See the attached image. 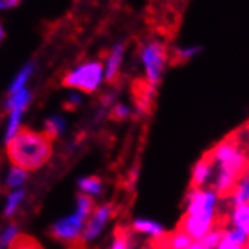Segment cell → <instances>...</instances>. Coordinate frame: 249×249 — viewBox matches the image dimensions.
Instances as JSON below:
<instances>
[{
  "label": "cell",
  "mask_w": 249,
  "mask_h": 249,
  "mask_svg": "<svg viewBox=\"0 0 249 249\" xmlns=\"http://www.w3.org/2000/svg\"><path fill=\"white\" fill-rule=\"evenodd\" d=\"M52 139L44 131L21 128L8 141V157L18 169L36 171L44 166L52 156Z\"/></svg>",
  "instance_id": "cell-1"
},
{
  "label": "cell",
  "mask_w": 249,
  "mask_h": 249,
  "mask_svg": "<svg viewBox=\"0 0 249 249\" xmlns=\"http://www.w3.org/2000/svg\"><path fill=\"white\" fill-rule=\"evenodd\" d=\"M168 49L166 44L162 41H151L143 47L142 59L146 71V82H150L156 86L160 82V77L163 74V68L168 62Z\"/></svg>",
  "instance_id": "cell-2"
},
{
  "label": "cell",
  "mask_w": 249,
  "mask_h": 249,
  "mask_svg": "<svg viewBox=\"0 0 249 249\" xmlns=\"http://www.w3.org/2000/svg\"><path fill=\"white\" fill-rule=\"evenodd\" d=\"M101 72L103 67L100 62H89L79 67L77 70L71 71L62 79V85L72 89H79L82 92L91 94L97 89V86L101 80Z\"/></svg>",
  "instance_id": "cell-3"
},
{
  "label": "cell",
  "mask_w": 249,
  "mask_h": 249,
  "mask_svg": "<svg viewBox=\"0 0 249 249\" xmlns=\"http://www.w3.org/2000/svg\"><path fill=\"white\" fill-rule=\"evenodd\" d=\"M213 210H207L198 214H187L184 213L178 222L177 230L186 232L190 239H201L207 234L212 225Z\"/></svg>",
  "instance_id": "cell-4"
},
{
  "label": "cell",
  "mask_w": 249,
  "mask_h": 249,
  "mask_svg": "<svg viewBox=\"0 0 249 249\" xmlns=\"http://www.w3.org/2000/svg\"><path fill=\"white\" fill-rule=\"evenodd\" d=\"M156 88L146 82V79H135L131 83V98L133 103L142 115H150L154 109Z\"/></svg>",
  "instance_id": "cell-5"
},
{
  "label": "cell",
  "mask_w": 249,
  "mask_h": 249,
  "mask_svg": "<svg viewBox=\"0 0 249 249\" xmlns=\"http://www.w3.org/2000/svg\"><path fill=\"white\" fill-rule=\"evenodd\" d=\"M82 224H83V219H80L77 214L71 217H65L52 228L50 234L57 240L72 242L74 239H77V234L80 232Z\"/></svg>",
  "instance_id": "cell-6"
},
{
  "label": "cell",
  "mask_w": 249,
  "mask_h": 249,
  "mask_svg": "<svg viewBox=\"0 0 249 249\" xmlns=\"http://www.w3.org/2000/svg\"><path fill=\"white\" fill-rule=\"evenodd\" d=\"M110 212H112V207L109 206H101V207H97L95 212H94V216L89 222H88L86 228H85V232H83V236L82 239L86 242V240H91L94 237H97V234L103 230L106 221L109 219L110 216Z\"/></svg>",
  "instance_id": "cell-7"
},
{
  "label": "cell",
  "mask_w": 249,
  "mask_h": 249,
  "mask_svg": "<svg viewBox=\"0 0 249 249\" xmlns=\"http://www.w3.org/2000/svg\"><path fill=\"white\" fill-rule=\"evenodd\" d=\"M213 165H214L213 159L210 157L209 153H206L194 169L192 180H190V190H199V187L209 180Z\"/></svg>",
  "instance_id": "cell-8"
},
{
  "label": "cell",
  "mask_w": 249,
  "mask_h": 249,
  "mask_svg": "<svg viewBox=\"0 0 249 249\" xmlns=\"http://www.w3.org/2000/svg\"><path fill=\"white\" fill-rule=\"evenodd\" d=\"M123 53L124 47L123 46H116L112 53L107 57V68H106V80L109 85H118L120 82V67L123 62Z\"/></svg>",
  "instance_id": "cell-9"
},
{
  "label": "cell",
  "mask_w": 249,
  "mask_h": 249,
  "mask_svg": "<svg viewBox=\"0 0 249 249\" xmlns=\"http://www.w3.org/2000/svg\"><path fill=\"white\" fill-rule=\"evenodd\" d=\"M9 249H44L42 245L27 234H16L9 242Z\"/></svg>",
  "instance_id": "cell-10"
},
{
  "label": "cell",
  "mask_w": 249,
  "mask_h": 249,
  "mask_svg": "<svg viewBox=\"0 0 249 249\" xmlns=\"http://www.w3.org/2000/svg\"><path fill=\"white\" fill-rule=\"evenodd\" d=\"M29 101H31V94H29L26 89H21V91L11 95V98L6 103V107L9 112H16V110L23 112L26 109V106L29 105Z\"/></svg>",
  "instance_id": "cell-11"
},
{
  "label": "cell",
  "mask_w": 249,
  "mask_h": 249,
  "mask_svg": "<svg viewBox=\"0 0 249 249\" xmlns=\"http://www.w3.org/2000/svg\"><path fill=\"white\" fill-rule=\"evenodd\" d=\"M199 52V47H192V49H178L172 53V56L168 57V61H171V65H180L187 62L190 57H192L195 53Z\"/></svg>",
  "instance_id": "cell-12"
},
{
  "label": "cell",
  "mask_w": 249,
  "mask_h": 249,
  "mask_svg": "<svg viewBox=\"0 0 249 249\" xmlns=\"http://www.w3.org/2000/svg\"><path fill=\"white\" fill-rule=\"evenodd\" d=\"M115 242L112 249H128V239H130V231L124 225H118L115 228Z\"/></svg>",
  "instance_id": "cell-13"
},
{
  "label": "cell",
  "mask_w": 249,
  "mask_h": 249,
  "mask_svg": "<svg viewBox=\"0 0 249 249\" xmlns=\"http://www.w3.org/2000/svg\"><path fill=\"white\" fill-rule=\"evenodd\" d=\"M92 210H95L94 199L88 195H77V216L85 219Z\"/></svg>",
  "instance_id": "cell-14"
},
{
  "label": "cell",
  "mask_w": 249,
  "mask_h": 249,
  "mask_svg": "<svg viewBox=\"0 0 249 249\" xmlns=\"http://www.w3.org/2000/svg\"><path fill=\"white\" fill-rule=\"evenodd\" d=\"M62 130H64V121L59 118V116H54V118H50L46 123V130H44V133H46L52 141H54L62 133Z\"/></svg>",
  "instance_id": "cell-15"
},
{
  "label": "cell",
  "mask_w": 249,
  "mask_h": 249,
  "mask_svg": "<svg viewBox=\"0 0 249 249\" xmlns=\"http://www.w3.org/2000/svg\"><path fill=\"white\" fill-rule=\"evenodd\" d=\"M248 212H249L248 204H243V206L236 207V213H234V222H236L237 228L242 230L245 234H248V230H249V227H248V216H249Z\"/></svg>",
  "instance_id": "cell-16"
},
{
  "label": "cell",
  "mask_w": 249,
  "mask_h": 249,
  "mask_svg": "<svg viewBox=\"0 0 249 249\" xmlns=\"http://www.w3.org/2000/svg\"><path fill=\"white\" fill-rule=\"evenodd\" d=\"M249 184H248V175L243 177V181L239 183V186L236 187V192H234V202H236V207L243 206V204H248V192H249Z\"/></svg>",
  "instance_id": "cell-17"
},
{
  "label": "cell",
  "mask_w": 249,
  "mask_h": 249,
  "mask_svg": "<svg viewBox=\"0 0 249 249\" xmlns=\"http://www.w3.org/2000/svg\"><path fill=\"white\" fill-rule=\"evenodd\" d=\"M31 72H32V67H31V65H27V67H24V68L21 70V72L16 77V80L12 82L11 94H16V92H18V91L23 89V86L26 85L27 79L31 77Z\"/></svg>",
  "instance_id": "cell-18"
},
{
  "label": "cell",
  "mask_w": 249,
  "mask_h": 249,
  "mask_svg": "<svg viewBox=\"0 0 249 249\" xmlns=\"http://www.w3.org/2000/svg\"><path fill=\"white\" fill-rule=\"evenodd\" d=\"M133 227L138 230V231H142V232H150L153 236H157L163 231V228L160 227L159 224L156 222H151V221H136L133 224Z\"/></svg>",
  "instance_id": "cell-19"
},
{
  "label": "cell",
  "mask_w": 249,
  "mask_h": 249,
  "mask_svg": "<svg viewBox=\"0 0 249 249\" xmlns=\"http://www.w3.org/2000/svg\"><path fill=\"white\" fill-rule=\"evenodd\" d=\"M79 187L83 192H91V194H98L101 190V181L98 177H89V178H83L79 181Z\"/></svg>",
  "instance_id": "cell-20"
},
{
  "label": "cell",
  "mask_w": 249,
  "mask_h": 249,
  "mask_svg": "<svg viewBox=\"0 0 249 249\" xmlns=\"http://www.w3.org/2000/svg\"><path fill=\"white\" fill-rule=\"evenodd\" d=\"M23 196H24V192H23V190H17V192H14V194L9 196L8 204H6V209H5V216H6V217H9V216H12L14 213H16V210H17V207H18V204L21 202Z\"/></svg>",
  "instance_id": "cell-21"
},
{
  "label": "cell",
  "mask_w": 249,
  "mask_h": 249,
  "mask_svg": "<svg viewBox=\"0 0 249 249\" xmlns=\"http://www.w3.org/2000/svg\"><path fill=\"white\" fill-rule=\"evenodd\" d=\"M27 178V175L23 169H12L8 175V186L9 187H17V186H21Z\"/></svg>",
  "instance_id": "cell-22"
},
{
  "label": "cell",
  "mask_w": 249,
  "mask_h": 249,
  "mask_svg": "<svg viewBox=\"0 0 249 249\" xmlns=\"http://www.w3.org/2000/svg\"><path fill=\"white\" fill-rule=\"evenodd\" d=\"M16 234H17V227L11 225L9 228H6L2 232V236H0V249H3L6 245H9V242L14 239V236H16Z\"/></svg>",
  "instance_id": "cell-23"
},
{
  "label": "cell",
  "mask_w": 249,
  "mask_h": 249,
  "mask_svg": "<svg viewBox=\"0 0 249 249\" xmlns=\"http://www.w3.org/2000/svg\"><path fill=\"white\" fill-rule=\"evenodd\" d=\"M110 120H115V121H121L124 120L125 116H128V109L123 105H118V106H115L110 112Z\"/></svg>",
  "instance_id": "cell-24"
},
{
  "label": "cell",
  "mask_w": 249,
  "mask_h": 249,
  "mask_svg": "<svg viewBox=\"0 0 249 249\" xmlns=\"http://www.w3.org/2000/svg\"><path fill=\"white\" fill-rule=\"evenodd\" d=\"M246 246H248V243L243 245V248H242V245H239V243H234V242H230L228 239H224L219 249H245Z\"/></svg>",
  "instance_id": "cell-25"
},
{
  "label": "cell",
  "mask_w": 249,
  "mask_h": 249,
  "mask_svg": "<svg viewBox=\"0 0 249 249\" xmlns=\"http://www.w3.org/2000/svg\"><path fill=\"white\" fill-rule=\"evenodd\" d=\"M80 103V98L77 97V95H71L70 97V100L65 103V107L68 109V110H72V109H76V106Z\"/></svg>",
  "instance_id": "cell-26"
},
{
  "label": "cell",
  "mask_w": 249,
  "mask_h": 249,
  "mask_svg": "<svg viewBox=\"0 0 249 249\" xmlns=\"http://www.w3.org/2000/svg\"><path fill=\"white\" fill-rule=\"evenodd\" d=\"M18 3V0H0V9H6V8H12Z\"/></svg>",
  "instance_id": "cell-27"
},
{
  "label": "cell",
  "mask_w": 249,
  "mask_h": 249,
  "mask_svg": "<svg viewBox=\"0 0 249 249\" xmlns=\"http://www.w3.org/2000/svg\"><path fill=\"white\" fill-rule=\"evenodd\" d=\"M3 36H5V34H3V27H2V24H0V41L3 39Z\"/></svg>",
  "instance_id": "cell-28"
}]
</instances>
